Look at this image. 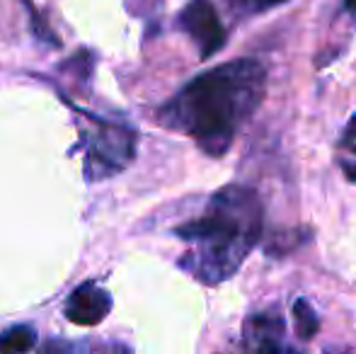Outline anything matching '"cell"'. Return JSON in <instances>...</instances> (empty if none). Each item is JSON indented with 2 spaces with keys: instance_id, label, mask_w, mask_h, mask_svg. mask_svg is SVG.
Masks as SVG:
<instances>
[{
  "instance_id": "cell-2",
  "label": "cell",
  "mask_w": 356,
  "mask_h": 354,
  "mask_svg": "<svg viewBox=\"0 0 356 354\" xmlns=\"http://www.w3.org/2000/svg\"><path fill=\"white\" fill-rule=\"evenodd\" d=\"M175 233L194 246L182 260L184 269L204 284L225 282L262 236V204L250 187L228 184L213 194L202 216Z\"/></svg>"
},
{
  "instance_id": "cell-11",
  "label": "cell",
  "mask_w": 356,
  "mask_h": 354,
  "mask_svg": "<svg viewBox=\"0 0 356 354\" xmlns=\"http://www.w3.org/2000/svg\"><path fill=\"white\" fill-rule=\"evenodd\" d=\"M342 170L347 172V177L356 184V163H342Z\"/></svg>"
},
{
  "instance_id": "cell-5",
  "label": "cell",
  "mask_w": 356,
  "mask_h": 354,
  "mask_svg": "<svg viewBox=\"0 0 356 354\" xmlns=\"http://www.w3.org/2000/svg\"><path fill=\"white\" fill-rule=\"evenodd\" d=\"M109 311H112V296L107 289L99 287L92 279L75 287L63 306L66 318L75 325H97L107 318Z\"/></svg>"
},
{
  "instance_id": "cell-3",
  "label": "cell",
  "mask_w": 356,
  "mask_h": 354,
  "mask_svg": "<svg viewBox=\"0 0 356 354\" xmlns=\"http://www.w3.org/2000/svg\"><path fill=\"white\" fill-rule=\"evenodd\" d=\"M90 127L80 129L85 148V177L104 179L122 172L136 156V131L124 122H107L90 114Z\"/></svg>"
},
{
  "instance_id": "cell-9",
  "label": "cell",
  "mask_w": 356,
  "mask_h": 354,
  "mask_svg": "<svg viewBox=\"0 0 356 354\" xmlns=\"http://www.w3.org/2000/svg\"><path fill=\"white\" fill-rule=\"evenodd\" d=\"M342 143H344V148H349L352 153H356V114H354L352 119H349L347 129H344Z\"/></svg>"
},
{
  "instance_id": "cell-6",
  "label": "cell",
  "mask_w": 356,
  "mask_h": 354,
  "mask_svg": "<svg viewBox=\"0 0 356 354\" xmlns=\"http://www.w3.org/2000/svg\"><path fill=\"white\" fill-rule=\"evenodd\" d=\"M248 340L250 347L257 352H282L286 350L282 335H284V321L272 313H257L248 321Z\"/></svg>"
},
{
  "instance_id": "cell-10",
  "label": "cell",
  "mask_w": 356,
  "mask_h": 354,
  "mask_svg": "<svg viewBox=\"0 0 356 354\" xmlns=\"http://www.w3.org/2000/svg\"><path fill=\"white\" fill-rule=\"evenodd\" d=\"M243 3L257 5V8H272V5H279V3H284V0H243Z\"/></svg>"
},
{
  "instance_id": "cell-8",
  "label": "cell",
  "mask_w": 356,
  "mask_h": 354,
  "mask_svg": "<svg viewBox=\"0 0 356 354\" xmlns=\"http://www.w3.org/2000/svg\"><path fill=\"white\" fill-rule=\"evenodd\" d=\"M293 318H296V330H298L300 340H310V337L318 332L320 318L313 311V306L308 303V298H298L293 303Z\"/></svg>"
},
{
  "instance_id": "cell-1",
  "label": "cell",
  "mask_w": 356,
  "mask_h": 354,
  "mask_svg": "<svg viewBox=\"0 0 356 354\" xmlns=\"http://www.w3.org/2000/svg\"><path fill=\"white\" fill-rule=\"evenodd\" d=\"M267 88V71L252 58H238L211 68L163 104L158 119L163 127L182 131L204 153L218 158L230 148L240 124L259 107Z\"/></svg>"
},
{
  "instance_id": "cell-4",
  "label": "cell",
  "mask_w": 356,
  "mask_h": 354,
  "mask_svg": "<svg viewBox=\"0 0 356 354\" xmlns=\"http://www.w3.org/2000/svg\"><path fill=\"white\" fill-rule=\"evenodd\" d=\"M179 27L199 44L202 58L213 56L225 44V29L218 19L211 0H192L179 13Z\"/></svg>"
},
{
  "instance_id": "cell-7",
  "label": "cell",
  "mask_w": 356,
  "mask_h": 354,
  "mask_svg": "<svg viewBox=\"0 0 356 354\" xmlns=\"http://www.w3.org/2000/svg\"><path fill=\"white\" fill-rule=\"evenodd\" d=\"M37 345V332L29 325H13L0 332V352H29Z\"/></svg>"
},
{
  "instance_id": "cell-12",
  "label": "cell",
  "mask_w": 356,
  "mask_h": 354,
  "mask_svg": "<svg viewBox=\"0 0 356 354\" xmlns=\"http://www.w3.org/2000/svg\"><path fill=\"white\" fill-rule=\"evenodd\" d=\"M344 8H347L352 15H356V0H344Z\"/></svg>"
}]
</instances>
